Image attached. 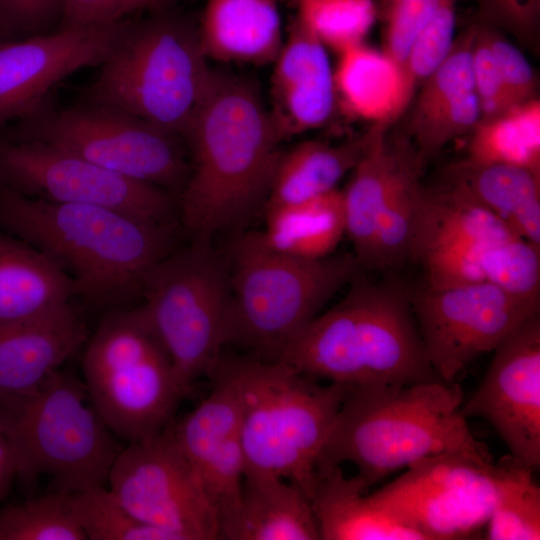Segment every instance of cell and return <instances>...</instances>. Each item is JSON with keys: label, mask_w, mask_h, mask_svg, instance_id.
I'll return each instance as SVG.
<instances>
[{"label": "cell", "mask_w": 540, "mask_h": 540, "mask_svg": "<svg viewBox=\"0 0 540 540\" xmlns=\"http://www.w3.org/2000/svg\"><path fill=\"white\" fill-rule=\"evenodd\" d=\"M24 138L54 145L124 176L183 189L189 172L181 137L110 107L91 104L27 116Z\"/></svg>", "instance_id": "cell-12"}, {"label": "cell", "mask_w": 540, "mask_h": 540, "mask_svg": "<svg viewBox=\"0 0 540 540\" xmlns=\"http://www.w3.org/2000/svg\"><path fill=\"white\" fill-rule=\"evenodd\" d=\"M446 181L464 189L518 237L540 247V174L465 158L448 166Z\"/></svg>", "instance_id": "cell-26"}, {"label": "cell", "mask_w": 540, "mask_h": 540, "mask_svg": "<svg viewBox=\"0 0 540 540\" xmlns=\"http://www.w3.org/2000/svg\"><path fill=\"white\" fill-rule=\"evenodd\" d=\"M226 257L230 274L227 345L270 361L280 359L361 268L351 254L306 260L276 252L263 243L259 232L237 236Z\"/></svg>", "instance_id": "cell-6"}, {"label": "cell", "mask_w": 540, "mask_h": 540, "mask_svg": "<svg viewBox=\"0 0 540 540\" xmlns=\"http://www.w3.org/2000/svg\"><path fill=\"white\" fill-rule=\"evenodd\" d=\"M143 308L185 393L211 377L228 342L230 274L226 255L192 241L145 276Z\"/></svg>", "instance_id": "cell-10"}, {"label": "cell", "mask_w": 540, "mask_h": 540, "mask_svg": "<svg viewBox=\"0 0 540 540\" xmlns=\"http://www.w3.org/2000/svg\"><path fill=\"white\" fill-rule=\"evenodd\" d=\"M14 476H16L14 459L7 441L0 431V497L8 489Z\"/></svg>", "instance_id": "cell-44"}, {"label": "cell", "mask_w": 540, "mask_h": 540, "mask_svg": "<svg viewBox=\"0 0 540 540\" xmlns=\"http://www.w3.org/2000/svg\"><path fill=\"white\" fill-rule=\"evenodd\" d=\"M384 125L373 124L360 136L339 144L307 140L282 151L265 209L306 201L337 189Z\"/></svg>", "instance_id": "cell-27"}, {"label": "cell", "mask_w": 540, "mask_h": 540, "mask_svg": "<svg viewBox=\"0 0 540 540\" xmlns=\"http://www.w3.org/2000/svg\"><path fill=\"white\" fill-rule=\"evenodd\" d=\"M423 346L438 378L453 383L532 315L540 300L488 282L409 292Z\"/></svg>", "instance_id": "cell-14"}, {"label": "cell", "mask_w": 540, "mask_h": 540, "mask_svg": "<svg viewBox=\"0 0 540 540\" xmlns=\"http://www.w3.org/2000/svg\"><path fill=\"white\" fill-rule=\"evenodd\" d=\"M87 91L88 103L117 109L183 138L212 69L198 21L171 7L127 26Z\"/></svg>", "instance_id": "cell-7"}, {"label": "cell", "mask_w": 540, "mask_h": 540, "mask_svg": "<svg viewBox=\"0 0 540 540\" xmlns=\"http://www.w3.org/2000/svg\"><path fill=\"white\" fill-rule=\"evenodd\" d=\"M495 429L519 463L540 467V315L536 313L495 349L489 369L460 407Z\"/></svg>", "instance_id": "cell-16"}, {"label": "cell", "mask_w": 540, "mask_h": 540, "mask_svg": "<svg viewBox=\"0 0 540 540\" xmlns=\"http://www.w3.org/2000/svg\"><path fill=\"white\" fill-rule=\"evenodd\" d=\"M472 75L481 120L496 118L513 107L480 25H475Z\"/></svg>", "instance_id": "cell-41"}, {"label": "cell", "mask_w": 540, "mask_h": 540, "mask_svg": "<svg viewBox=\"0 0 540 540\" xmlns=\"http://www.w3.org/2000/svg\"><path fill=\"white\" fill-rule=\"evenodd\" d=\"M70 502L87 540H174L135 517L107 486L71 493Z\"/></svg>", "instance_id": "cell-34"}, {"label": "cell", "mask_w": 540, "mask_h": 540, "mask_svg": "<svg viewBox=\"0 0 540 540\" xmlns=\"http://www.w3.org/2000/svg\"><path fill=\"white\" fill-rule=\"evenodd\" d=\"M282 0H206L198 30L208 60L272 64L284 39Z\"/></svg>", "instance_id": "cell-23"}, {"label": "cell", "mask_w": 540, "mask_h": 540, "mask_svg": "<svg viewBox=\"0 0 540 540\" xmlns=\"http://www.w3.org/2000/svg\"><path fill=\"white\" fill-rule=\"evenodd\" d=\"M237 381L245 476L285 479L310 498L349 385H321L281 361L228 357Z\"/></svg>", "instance_id": "cell-5"}, {"label": "cell", "mask_w": 540, "mask_h": 540, "mask_svg": "<svg viewBox=\"0 0 540 540\" xmlns=\"http://www.w3.org/2000/svg\"><path fill=\"white\" fill-rule=\"evenodd\" d=\"M225 540H320L310 498L278 477L245 476L237 503L219 518Z\"/></svg>", "instance_id": "cell-22"}, {"label": "cell", "mask_w": 540, "mask_h": 540, "mask_svg": "<svg viewBox=\"0 0 540 540\" xmlns=\"http://www.w3.org/2000/svg\"><path fill=\"white\" fill-rule=\"evenodd\" d=\"M183 138L192 166L180 215L192 241L238 226L266 202L282 151L258 85L212 69L206 92Z\"/></svg>", "instance_id": "cell-1"}, {"label": "cell", "mask_w": 540, "mask_h": 540, "mask_svg": "<svg viewBox=\"0 0 540 540\" xmlns=\"http://www.w3.org/2000/svg\"><path fill=\"white\" fill-rule=\"evenodd\" d=\"M480 26L512 106L537 98V77L526 57L494 28Z\"/></svg>", "instance_id": "cell-39"}, {"label": "cell", "mask_w": 540, "mask_h": 540, "mask_svg": "<svg viewBox=\"0 0 540 540\" xmlns=\"http://www.w3.org/2000/svg\"><path fill=\"white\" fill-rule=\"evenodd\" d=\"M208 395L177 422L174 440L219 518L239 500L245 477L241 408L234 371L222 356Z\"/></svg>", "instance_id": "cell-18"}, {"label": "cell", "mask_w": 540, "mask_h": 540, "mask_svg": "<svg viewBox=\"0 0 540 540\" xmlns=\"http://www.w3.org/2000/svg\"><path fill=\"white\" fill-rule=\"evenodd\" d=\"M0 431L16 476L45 475L68 493L107 486L121 450L84 384L60 369L30 392L0 400Z\"/></svg>", "instance_id": "cell-8"}, {"label": "cell", "mask_w": 540, "mask_h": 540, "mask_svg": "<svg viewBox=\"0 0 540 540\" xmlns=\"http://www.w3.org/2000/svg\"><path fill=\"white\" fill-rule=\"evenodd\" d=\"M3 35H4V34L0 31V41L2 40V36H3Z\"/></svg>", "instance_id": "cell-45"}, {"label": "cell", "mask_w": 540, "mask_h": 540, "mask_svg": "<svg viewBox=\"0 0 540 540\" xmlns=\"http://www.w3.org/2000/svg\"><path fill=\"white\" fill-rule=\"evenodd\" d=\"M74 294L72 280L49 256L0 233V322L44 314Z\"/></svg>", "instance_id": "cell-28"}, {"label": "cell", "mask_w": 540, "mask_h": 540, "mask_svg": "<svg viewBox=\"0 0 540 540\" xmlns=\"http://www.w3.org/2000/svg\"><path fill=\"white\" fill-rule=\"evenodd\" d=\"M350 285L279 360L316 380L349 386L440 380L428 361L409 291L397 281L358 275Z\"/></svg>", "instance_id": "cell-3"}, {"label": "cell", "mask_w": 540, "mask_h": 540, "mask_svg": "<svg viewBox=\"0 0 540 540\" xmlns=\"http://www.w3.org/2000/svg\"><path fill=\"white\" fill-rule=\"evenodd\" d=\"M358 475L341 466L319 468L311 496L320 540H424L404 520L381 507Z\"/></svg>", "instance_id": "cell-24"}, {"label": "cell", "mask_w": 540, "mask_h": 540, "mask_svg": "<svg viewBox=\"0 0 540 540\" xmlns=\"http://www.w3.org/2000/svg\"><path fill=\"white\" fill-rule=\"evenodd\" d=\"M466 159L514 165L540 174V101L515 105L504 114L480 120L471 132Z\"/></svg>", "instance_id": "cell-31"}, {"label": "cell", "mask_w": 540, "mask_h": 540, "mask_svg": "<svg viewBox=\"0 0 540 540\" xmlns=\"http://www.w3.org/2000/svg\"><path fill=\"white\" fill-rule=\"evenodd\" d=\"M423 165L411 147L385 197L376 226L370 269L387 270L411 260Z\"/></svg>", "instance_id": "cell-32"}, {"label": "cell", "mask_w": 540, "mask_h": 540, "mask_svg": "<svg viewBox=\"0 0 540 540\" xmlns=\"http://www.w3.org/2000/svg\"><path fill=\"white\" fill-rule=\"evenodd\" d=\"M337 103L350 116L390 125L414 97L404 68L365 42L338 52L333 69Z\"/></svg>", "instance_id": "cell-25"}, {"label": "cell", "mask_w": 540, "mask_h": 540, "mask_svg": "<svg viewBox=\"0 0 540 540\" xmlns=\"http://www.w3.org/2000/svg\"><path fill=\"white\" fill-rule=\"evenodd\" d=\"M521 466L511 455L485 463L458 453L439 454L416 462L370 495L424 540L471 539L485 528Z\"/></svg>", "instance_id": "cell-11"}, {"label": "cell", "mask_w": 540, "mask_h": 540, "mask_svg": "<svg viewBox=\"0 0 540 540\" xmlns=\"http://www.w3.org/2000/svg\"><path fill=\"white\" fill-rule=\"evenodd\" d=\"M171 424L121 448L107 487L135 517L174 540L220 539L218 515L177 446Z\"/></svg>", "instance_id": "cell-13"}, {"label": "cell", "mask_w": 540, "mask_h": 540, "mask_svg": "<svg viewBox=\"0 0 540 540\" xmlns=\"http://www.w3.org/2000/svg\"><path fill=\"white\" fill-rule=\"evenodd\" d=\"M128 20L0 41V124L31 115L49 91L70 74L101 65L120 40Z\"/></svg>", "instance_id": "cell-17"}, {"label": "cell", "mask_w": 540, "mask_h": 540, "mask_svg": "<svg viewBox=\"0 0 540 540\" xmlns=\"http://www.w3.org/2000/svg\"><path fill=\"white\" fill-rule=\"evenodd\" d=\"M82 370L93 407L127 443L166 429L185 396L141 306L101 320L85 348Z\"/></svg>", "instance_id": "cell-9"}, {"label": "cell", "mask_w": 540, "mask_h": 540, "mask_svg": "<svg viewBox=\"0 0 540 540\" xmlns=\"http://www.w3.org/2000/svg\"><path fill=\"white\" fill-rule=\"evenodd\" d=\"M326 48L296 15L291 18L270 79L268 109L281 141L319 129L333 115L337 99Z\"/></svg>", "instance_id": "cell-19"}, {"label": "cell", "mask_w": 540, "mask_h": 540, "mask_svg": "<svg viewBox=\"0 0 540 540\" xmlns=\"http://www.w3.org/2000/svg\"><path fill=\"white\" fill-rule=\"evenodd\" d=\"M178 0H64L60 28H84L126 20L140 11L172 7Z\"/></svg>", "instance_id": "cell-40"}, {"label": "cell", "mask_w": 540, "mask_h": 540, "mask_svg": "<svg viewBox=\"0 0 540 540\" xmlns=\"http://www.w3.org/2000/svg\"><path fill=\"white\" fill-rule=\"evenodd\" d=\"M71 493L54 490L0 510V540H87Z\"/></svg>", "instance_id": "cell-33"}, {"label": "cell", "mask_w": 540, "mask_h": 540, "mask_svg": "<svg viewBox=\"0 0 540 540\" xmlns=\"http://www.w3.org/2000/svg\"><path fill=\"white\" fill-rule=\"evenodd\" d=\"M458 1L438 0L434 12L409 49L405 72L414 92L444 61L453 47Z\"/></svg>", "instance_id": "cell-37"}, {"label": "cell", "mask_w": 540, "mask_h": 540, "mask_svg": "<svg viewBox=\"0 0 540 540\" xmlns=\"http://www.w3.org/2000/svg\"><path fill=\"white\" fill-rule=\"evenodd\" d=\"M0 179L29 196L109 208L153 223L170 224L174 214L167 190L37 140L0 145Z\"/></svg>", "instance_id": "cell-15"}, {"label": "cell", "mask_w": 540, "mask_h": 540, "mask_svg": "<svg viewBox=\"0 0 540 540\" xmlns=\"http://www.w3.org/2000/svg\"><path fill=\"white\" fill-rule=\"evenodd\" d=\"M64 0H0V31L40 34L61 21Z\"/></svg>", "instance_id": "cell-42"}, {"label": "cell", "mask_w": 540, "mask_h": 540, "mask_svg": "<svg viewBox=\"0 0 540 540\" xmlns=\"http://www.w3.org/2000/svg\"><path fill=\"white\" fill-rule=\"evenodd\" d=\"M463 393L442 380L349 386L316 470L348 462L370 488L391 473L445 453L493 463L460 413Z\"/></svg>", "instance_id": "cell-2"}, {"label": "cell", "mask_w": 540, "mask_h": 540, "mask_svg": "<svg viewBox=\"0 0 540 540\" xmlns=\"http://www.w3.org/2000/svg\"><path fill=\"white\" fill-rule=\"evenodd\" d=\"M0 226L68 271L75 294L99 301L141 287L147 273L172 252L170 224L8 187L0 191Z\"/></svg>", "instance_id": "cell-4"}, {"label": "cell", "mask_w": 540, "mask_h": 540, "mask_svg": "<svg viewBox=\"0 0 540 540\" xmlns=\"http://www.w3.org/2000/svg\"><path fill=\"white\" fill-rule=\"evenodd\" d=\"M266 227L259 232L270 249L300 259L331 255L345 235L342 190L265 209Z\"/></svg>", "instance_id": "cell-30"}, {"label": "cell", "mask_w": 540, "mask_h": 540, "mask_svg": "<svg viewBox=\"0 0 540 540\" xmlns=\"http://www.w3.org/2000/svg\"><path fill=\"white\" fill-rule=\"evenodd\" d=\"M532 472L521 466L504 488L484 528L485 539H540V488Z\"/></svg>", "instance_id": "cell-36"}, {"label": "cell", "mask_w": 540, "mask_h": 540, "mask_svg": "<svg viewBox=\"0 0 540 540\" xmlns=\"http://www.w3.org/2000/svg\"><path fill=\"white\" fill-rule=\"evenodd\" d=\"M87 340L73 306L0 322V400L26 394L60 369Z\"/></svg>", "instance_id": "cell-20"}, {"label": "cell", "mask_w": 540, "mask_h": 540, "mask_svg": "<svg viewBox=\"0 0 540 540\" xmlns=\"http://www.w3.org/2000/svg\"><path fill=\"white\" fill-rule=\"evenodd\" d=\"M517 237L461 187L448 181L436 188L422 185L411 260L429 251L450 249L469 252L482 262L491 247Z\"/></svg>", "instance_id": "cell-21"}, {"label": "cell", "mask_w": 540, "mask_h": 540, "mask_svg": "<svg viewBox=\"0 0 540 540\" xmlns=\"http://www.w3.org/2000/svg\"><path fill=\"white\" fill-rule=\"evenodd\" d=\"M437 3L438 0H379L377 17L384 28L382 51L404 70L409 49Z\"/></svg>", "instance_id": "cell-38"}, {"label": "cell", "mask_w": 540, "mask_h": 540, "mask_svg": "<svg viewBox=\"0 0 540 540\" xmlns=\"http://www.w3.org/2000/svg\"><path fill=\"white\" fill-rule=\"evenodd\" d=\"M488 22L507 28L519 38L533 32L538 25L540 0H475Z\"/></svg>", "instance_id": "cell-43"}, {"label": "cell", "mask_w": 540, "mask_h": 540, "mask_svg": "<svg viewBox=\"0 0 540 540\" xmlns=\"http://www.w3.org/2000/svg\"><path fill=\"white\" fill-rule=\"evenodd\" d=\"M389 126H382L352 170L342 190L345 234L361 268L370 269L376 226L385 197L410 148L407 141L392 143Z\"/></svg>", "instance_id": "cell-29"}, {"label": "cell", "mask_w": 540, "mask_h": 540, "mask_svg": "<svg viewBox=\"0 0 540 540\" xmlns=\"http://www.w3.org/2000/svg\"><path fill=\"white\" fill-rule=\"evenodd\" d=\"M295 14L326 46L340 52L364 42L377 18L374 0H293Z\"/></svg>", "instance_id": "cell-35"}]
</instances>
